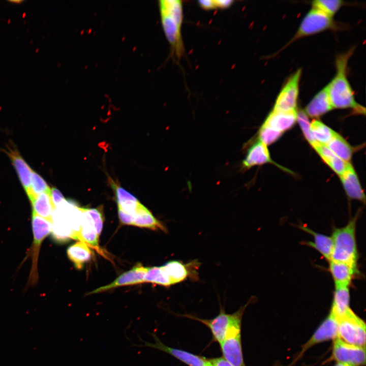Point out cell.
I'll list each match as a JSON object with an SVG mask.
<instances>
[{"instance_id":"6da1fadb","label":"cell","mask_w":366,"mask_h":366,"mask_svg":"<svg viewBox=\"0 0 366 366\" xmlns=\"http://www.w3.org/2000/svg\"><path fill=\"white\" fill-rule=\"evenodd\" d=\"M354 51L352 48L338 55L336 60V74L326 86L333 108H352L357 113L365 114V108L356 102L347 75L348 60Z\"/></svg>"},{"instance_id":"7a4b0ae2","label":"cell","mask_w":366,"mask_h":366,"mask_svg":"<svg viewBox=\"0 0 366 366\" xmlns=\"http://www.w3.org/2000/svg\"><path fill=\"white\" fill-rule=\"evenodd\" d=\"M159 8L163 29L172 53L179 59L185 51L181 35L182 2L180 0H161L159 2Z\"/></svg>"},{"instance_id":"3957f363","label":"cell","mask_w":366,"mask_h":366,"mask_svg":"<svg viewBox=\"0 0 366 366\" xmlns=\"http://www.w3.org/2000/svg\"><path fill=\"white\" fill-rule=\"evenodd\" d=\"M356 221L357 216L345 226L334 229L331 236L333 248L330 260L357 267L358 255L355 236Z\"/></svg>"},{"instance_id":"277c9868","label":"cell","mask_w":366,"mask_h":366,"mask_svg":"<svg viewBox=\"0 0 366 366\" xmlns=\"http://www.w3.org/2000/svg\"><path fill=\"white\" fill-rule=\"evenodd\" d=\"M338 337L343 341L365 347V323L350 309L338 318Z\"/></svg>"},{"instance_id":"5b68a950","label":"cell","mask_w":366,"mask_h":366,"mask_svg":"<svg viewBox=\"0 0 366 366\" xmlns=\"http://www.w3.org/2000/svg\"><path fill=\"white\" fill-rule=\"evenodd\" d=\"M339 28L332 17L312 8L304 17L296 34L287 46L299 39Z\"/></svg>"},{"instance_id":"8992f818","label":"cell","mask_w":366,"mask_h":366,"mask_svg":"<svg viewBox=\"0 0 366 366\" xmlns=\"http://www.w3.org/2000/svg\"><path fill=\"white\" fill-rule=\"evenodd\" d=\"M239 309L237 312L231 314H226L221 309L219 314L211 319H201L196 317H192L207 326L210 329L215 340L219 343L225 338L229 328L234 324L241 322L244 310L247 307Z\"/></svg>"},{"instance_id":"52a82bcc","label":"cell","mask_w":366,"mask_h":366,"mask_svg":"<svg viewBox=\"0 0 366 366\" xmlns=\"http://www.w3.org/2000/svg\"><path fill=\"white\" fill-rule=\"evenodd\" d=\"M33 243L32 248L33 264L29 282L34 284L38 280L37 261L41 245L45 238L51 232V223L32 213Z\"/></svg>"},{"instance_id":"ba28073f","label":"cell","mask_w":366,"mask_h":366,"mask_svg":"<svg viewBox=\"0 0 366 366\" xmlns=\"http://www.w3.org/2000/svg\"><path fill=\"white\" fill-rule=\"evenodd\" d=\"M240 326L241 323L232 325L228 330L224 340L220 343L224 358L233 366H245L242 353Z\"/></svg>"},{"instance_id":"9c48e42d","label":"cell","mask_w":366,"mask_h":366,"mask_svg":"<svg viewBox=\"0 0 366 366\" xmlns=\"http://www.w3.org/2000/svg\"><path fill=\"white\" fill-rule=\"evenodd\" d=\"M301 73L302 70L299 69L290 76L277 96L273 110H296Z\"/></svg>"},{"instance_id":"30bf717a","label":"cell","mask_w":366,"mask_h":366,"mask_svg":"<svg viewBox=\"0 0 366 366\" xmlns=\"http://www.w3.org/2000/svg\"><path fill=\"white\" fill-rule=\"evenodd\" d=\"M332 355L337 362L347 363L352 366L365 364V347L349 344L339 337L333 340Z\"/></svg>"},{"instance_id":"8fae6325","label":"cell","mask_w":366,"mask_h":366,"mask_svg":"<svg viewBox=\"0 0 366 366\" xmlns=\"http://www.w3.org/2000/svg\"><path fill=\"white\" fill-rule=\"evenodd\" d=\"M155 341V343H151L142 340L140 337L139 339L144 344L143 345H135L137 347H148L157 349L169 354L176 358L189 366H212L209 359L196 355L189 352L180 349L168 347L164 344L154 333H150Z\"/></svg>"},{"instance_id":"7c38bea8","label":"cell","mask_w":366,"mask_h":366,"mask_svg":"<svg viewBox=\"0 0 366 366\" xmlns=\"http://www.w3.org/2000/svg\"><path fill=\"white\" fill-rule=\"evenodd\" d=\"M338 318L330 312L310 340L302 346L300 354L317 344L338 338Z\"/></svg>"},{"instance_id":"4fadbf2b","label":"cell","mask_w":366,"mask_h":366,"mask_svg":"<svg viewBox=\"0 0 366 366\" xmlns=\"http://www.w3.org/2000/svg\"><path fill=\"white\" fill-rule=\"evenodd\" d=\"M5 151L11 160L21 185L30 201L33 198L30 180L32 169L14 146H7V150Z\"/></svg>"},{"instance_id":"5bb4252c","label":"cell","mask_w":366,"mask_h":366,"mask_svg":"<svg viewBox=\"0 0 366 366\" xmlns=\"http://www.w3.org/2000/svg\"><path fill=\"white\" fill-rule=\"evenodd\" d=\"M147 269L148 267L138 264L129 271L121 274L110 284L96 289L88 293L87 295L99 293L120 286L144 283V277Z\"/></svg>"},{"instance_id":"9a60e30c","label":"cell","mask_w":366,"mask_h":366,"mask_svg":"<svg viewBox=\"0 0 366 366\" xmlns=\"http://www.w3.org/2000/svg\"><path fill=\"white\" fill-rule=\"evenodd\" d=\"M272 162L267 145L259 140L249 148L241 168L246 171L256 165Z\"/></svg>"},{"instance_id":"2e32d148","label":"cell","mask_w":366,"mask_h":366,"mask_svg":"<svg viewBox=\"0 0 366 366\" xmlns=\"http://www.w3.org/2000/svg\"><path fill=\"white\" fill-rule=\"evenodd\" d=\"M329 263L335 287H349L353 277L358 273L357 267L342 262L330 260Z\"/></svg>"},{"instance_id":"e0dca14e","label":"cell","mask_w":366,"mask_h":366,"mask_svg":"<svg viewBox=\"0 0 366 366\" xmlns=\"http://www.w3.org/2000/svg\"><path fill=\"white\" fill-rule=\"evenodd\" d=\"M297 112L296 110L282 111L272 109L263 124L283 133L295 124Z\"/></svg>"},{"instance_id":"ac0fdd59","label":"cell","mask_w":366,"mask_h":366,"mask_svg":"<svg viewBox=\"0 0 366 366\" xmlns=\"http://www.w3.org/2000/svg\"><path fill=\"white\" fill-rule=\"evenodd\" d=\"M340 178L347 195L351 198L365 202V195L357 176L350 164Z\"/></svg>"},{"instance_id":"d6986e66","label":"cell","mask_w":366,"mask_h":366,"mask_svg":"<svg viewBox=\"0 0 366 366\" xmlns=\"http://www.w3.org/2000/svg\"><path fill=\"white\" fill-rule=\"evenodd\" d=\"M333 109L326 86L319 91L307 105L305 113L312 117H318Z\"/></svg>"},{"instance_id":"ffe728a7","label":"cell","mask_w":366,"mask_h":366,"mask_svg":"<svg viewBox=\"0 0 366 366\" xmlns=\"http://www.w3.org/2000/svg\"><path fill=\"white\" fill-rule=\"evenodd\" d=\"M133 226L157 230L167 231L166 228L157 220L145 206L141 203L138 205L134 216Z\"/></svg>"},{"instance_id":"44dd1931","label":"cell","mask_w":366,"mask_h":366,"mask_svg":"<svg viewBox=\"0 0 366 366\" xmlns=\"http://www.w3.org/2000/svg\"><path fill=\"white\" fill-rule=\"evenodd\" d=\"M81 213V221L78 240H80L93 248H99V237L93 222L85 212L79 209Z\"/></svg>"},{"instance_id":"7402d4cb","label":"cell","mask_w":366,"mask_h":366,"mask_svg":"<svg viewBox=\"0 0 366 366\" xmlns=\"http://www.w3.org/2000/svg\"><path fill=\"white\" fill-rule=\"evenodd\" d=\"M299 228L311 234L314 238L313 242H307L306 243V245L315 249L322 256L329 261L333 248L331 237L317 233L304 226H300Z\"/></svg>"},{"instance_id":"603a6c76","label":"cell","mask_w":366,"mask_h":366,"mask_svg":"<svg viewBox=\"0 0 366 366\" xmlns=\"http://www.w3.org/2000/svg\"><path fill=\"white\" fill-rule=\"evenodd\" d=\"M33 214L45 219L52 223L54 207L50 194L41 193L38 195L30 201Z\"/></svg>"},{"instance_id":"cb8c5ba5","label":"cell","mask_w":366,"mask_h":366,"mask_svg":"<svg viewBox=\"0 0 366 366\" xmlns=\"http://www.w3.org/2000/svg\"><path fill=\"white\" fill-rule=\"evenodd\" d=\"M110 183L115 191L118 207L135 216L136 210L140 202L133 195L122 187L114 182Z\"/></svg>"},{"instance_id":"d4e9b609","label":"cell","mask_w":366,"mask_h":366,"mask_svg":"<svg viewBox=\"0 0 366 366\" xmlns=\"http://www.w3.org/2000/svg\"><path fill=\"white\" fill-rule=\"evenodd\" d=\"M70 260L77 269L82 268L84 264L92 257V251L85 242L80 241L70 246L67 251Z\"/></svg>"},{"instance_id":"484cf974","label":"cell","mask_w":366,"mask_h":366,"mask_svg":"<svg viewBox=\"0 0 366 366\" xmlns=\"http://www.w3.org/2000/svg\"><path fill=\"white\" fill-rule=\"evenodd\" d=\"M332 304L330 312L338 318L350 309L349 287H335Z\"/></svg>"},{"instance_id":"4316f807","label":"cell","mask_w":366,"mask_h":366,"mask_svg":"<svg viewBox=\"0 0 366 366\" xmlns=\"http://www.w3.org/2000/svg\"><path fill=\"white\" fill-rule=\"evenodd\" d=\"M339 158L349 163L352 155V149L349 144L339 134L336 133L325 145Z\"/></svg>"},{"instance_id":"83f0119b","label":"cell","mask_w":366,"mask_h":366,"mask_svg":"<svg viewBox=\"0 0 366 366\" xmlns=\"http://www.w3.org/2000/svg\"><path fill=\"white\" fill-rule=\"evenodd\" d=\"M310 130L313 139L324 145H326L336 133L318 120H314L310 123Z\"/></svg>"},{"instance_id":"f1b7e54d","label":"cell","mask_w":366,"mask_h":366,"mask_svg":"<svg viewBox=\"0 0 366 366\" xmlns=\"http://www.w3.org/2000/svg\"><path fill=\"white\" fill-rule=\"evenodd\" d=\"M163 265L148 268L144 279V283L169 287L172 286Z\"/></svg>"},{"instance_id":"f546056e","label":"cell","mask_w":366,"mask_h":366,"mask_svg":"<svg viewBox=\"0 0 366 366\" xmlns=\"http://www.w3.org/2000/svg\"><path fill=\"white\" fill-rule=\"evenodd\" d=\"M343 5L344 2L341 0H316L312 2V8L331 17Z\"/></svg>"},{"instance_id":"4dcf8cb0","label":"cell","mask_w":366,"mask_h":366,"mask_svg":"<svg viewBox=\"0 0 366 366\" xmlns=\"http://www.w3.org/2000/svg\"><path fill=\"white\" fill-rule=\"evenodd\" d=\"M30 178L33 198L30 201L40 194L44 193L50 194L51 189L46 181L39 174L33 170L32 171Z\"/></svg>"},{"instance_id":"1f68e13d","label":"cell","mask_w":366,"mask_h":366,"mask_svg":"<svg viewBox=\"0 0 366 366\" xmlns=\"http://www.w3.org/2000/svg\"><path fill=\"white\" fill-rule=\"evenodd\" d=\"M282 134V132L262 124L259 131V140L267 145L275 142Z\"/></svg>"},{"instance_id":"d6a6232c","label":"cell","mask_w":366,"mask_h":366,"mask_svg":"<svg viewBox=\"0 0 366 366\" xmlns=\"http://www.w3.org/2000/svg\"><path fill=\"white\" fill-rule=\"evenodd\" d=\"M296 120L298 121L306 139L312 146L317 141L313 139L310 130V123L304 111L300 110L297 112Z\"/></svg>"},{"instance_id":"836d02e7","label":"cell","mask_w":366,"mask_h":366,"mask_svg":"<svg viewBox=\"0 0 366 366\" xmlns=\"http://www.w3.org/2000/svg\"><path fill=\"white\" fill-rule=\"evenodd\" d=\"M78 208L85 212L90 217L94 225L97 233L100 236L103 225V219L101 211L97 208L81 207H78Z\"/></svg>"},{"instance_id":"e575fe53","label":"cell","mask_w":366,"mask_h":366,"mask_svg":"<svg viewBox=\"0 0 366 366\" xmlns=\"http://www.w3.org/2000/svg\"><path fill=\"white\" fill-rule=\"evenodd\" d=\"M50 196L55 209L62 202L65 200L60 191L55 187H53L50 189Z\"/></svg>"},{"instance_id":"d590c367","label":"cell","mask_w":366,"mask_h":366,"mask_svg":"<svg viewBox=\"0 0 366 366\" xmlns=\"http://www.w3.org/2000/svg\"><path fill=\"white\" fill-rule=\"evenodd\" d=\"M118 218L121 223L125 225H132L134 216L131 215L118 207Z\"/></svg>"},{"instance_id":"8d00e7d4","label":"cell","mask_w":366,"mask_h":366,"mask_svg":"<svg viewBox=\"0 0 366 366\" xmlns=\"http://www.w3.org/2000/svg\"><path fill=\"white\" fill-rule=\"evenodd\" d=\"M198 4L201 9L204 10L216 9L214 0L198 1Z\"/></svg>"},{"instance_id":"74e56055","label":"cell","mask_w":366,"mask_h":366,"mask_svg":"<svg viewBox=\"0 0 366 366\" xmlns=\"http://www.w3.org/2000/svg\"><path fill=\"white\" fill-rule=\"evenodd\" d=\"M216 9H224L230 7L234 2L231 0H214Z\"/></svg>"},{"instance_id":"f35d334b","label":"cell","mask_w":366,"mask_h":366,"mask_svg":"<svg viewBox=\"0 0 366 366\" xmlns=\"http://www.w3.org/2000/svg\"><path fill=\"white\" fill-rule=\"evenodd\" d=\"M212 366H233L225 359L222 357L209 359Z\"/></svg>"},{"instance_id":"ab89813d","label":"cell","mask_w":366,"mask_h":366,"mask_svg":"<svg viewBox=\"0 0 366 366\" xmlns=\"http://www.w3.org/2000/svg\"><path fill=\"white\" fill-rule=\"evenodd\" d=\"M334 366H352V365L347 364V363H342V362H337Z\"/></svg>"}]
</instances>
